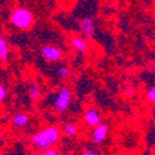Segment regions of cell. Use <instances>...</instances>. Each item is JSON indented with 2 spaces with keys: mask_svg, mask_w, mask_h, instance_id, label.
Returning a JSON list of instances; mask_svg holds the SVG:
<instances>
[{
  "mask_svg": "<svg viewBox=\"0 0 155 155\" xmlns=\"http://www.w3.org/2000/svg\"><path fill=\"white\" fill-rule=\"evenodd\" d=\"M30 124V117L25 112H16L11 117V125L15 129H22L26 128Z\"/></svg>",
  "mask_w": 155,
  "mask_h": 155,
  "instance_id": "obj_8",
  "label": "cell"
},
{
  "mask_svg": "<svg viewBox=\"0 0 155 155\" xmlns=\"http://www.w3.org/2000/svg\"><path fill=\"white\" fill-rule=\"evenodd\" d=\"M61 137V129L57 125H48L31 135L30 143L37 151H44L50 148H55Z\"/></svg>",
  "mask_w": 155,
  "mask_h": 155,
  "instance_id": "obj_1",
  "label": "cell"
},
{
  "mask_svg": "<svg viewBox=\"0 0 155 155\" xmlns=\"http://www.w3.org/2000/svg\"><path fill=\"white\" fill-rule=\"evenodd\" d=\"M108 134H109V127L104 123H101L93 128L92 134H91V139L94 144H102L103 141L107 139Z\"/></svg>",
  "mask_w": 155,
  "mask_h": 155,
  "instance_id": "obj_7",
  "label": "cell"
},
{
  "mask_svg": "<svg viewBox=\"0 0 155 155\" xmlns=\"http://www.w3.org/2000/svg\"><path fill=\"white\" fill-rule=\"evenodd\" d=\"M71 45L72 47L76 50V51H78V52H86V51L88 50V42L84 37L82 36H73L71 37Z\"/></svg>",
  "mask_w": 155,
  "mask_h": 155,
  "instance_id": "obj_9",
  "label": "cell"
},
{
  "mask_svg": "<svg viewBox=\"0 0 155 155\" xmlns=\"http://www.w3.org/2000/svg\"><path fill=\"white\" fill-rule=\"evenodd\" d=\"M124 94H125L127 97H132V96L134 94V89H133L132 87L125 88V89H124Z\"/></svg>",
  "mask_w": 155,
  "mask_h": 155,
  "instance_id": "obj_18",
  "label": "cell"
},
{
  "mask_svg": "<svg viewBox=\"0 0 155 155\" xmlns=\"http://www.w3.org/2000/svg\"><path fill=\"white\" fill-rule=\"evenodd\" d=\"M80 155H101V154L97 150H94V149H86Z\"/></svg>",
  "mask_w": 155,
  "mask_h": 155,
  "instance_id": "obj_17",
  "label": "cell"
},
{
  "mask_svg": "<svg viewBox=\"0 0 155 155\" xmlns=\"http://www.w3.org/2000/svg\"><path fill=\"white\" fill-rule=\"evenodd\" d=\"M6 94H8V92H6L5 86L0 83V102H3L6 98Z\"/></svg>",
  "mask_w": 155,
  "mask_h": 155,
  "instance_id": "obj_16",
  "label": "cell"
},
{
  "mask_svg": "<svg viewBox=\"0 0 155 155\" xmlns=\"http://www.w3.org/2000/svg\"><path fill=\"white\" fill-rule=\"evenodd\" d=\"M41 155H61V154L58 153L57 149H55V148H50V149H46V150L41 151Z\"/></svg>",
  "mask_w": 155,
  "mask_h": 155,
  "instance_id": "obj_15",
  "label": "cell"
},
{
  "mask_svg": "<svg viewBox=\"0 0 155 155\" xmlns=\"http://www.w3.org/2000/svg\"><path fill=\"white\" fill-rule=\"evenodd\" d=\"M10 56V50H9V44L6 38L0 36V62H6Z\"/></svg>",
  "mask_w": 155,
  "mask_h": 155,
  "instance_id": "obj_10",
  "label": "cell"
},
{
  "mask_svg": "<svg viewBox=\"0 0 155 155\" xmlns=\"http://www.w3.org/2000/svg\"><path fill=\"white\" fill-rule=\"evenodd\" d=\"M72 103V92L71 89L66 86H62L58 88L56 93L54 94L52 99V108L57 113H64Z\"/></svg>",
  "mask_w": 155,
  "mask_h": 155,
  "instance_id": "obj_3",
  "label": "cell"
},
{
  "mask_svg": "<svg viewBox=\"0 0 155 155\" xmlns=\"http://www.w3.org/2000/svg\"><path fill=\"white\" fill-rule=\"evenodd\" d=\"M9 21L12 28L25 31L34 25V14L26 8H16L11 11Z\"/></svg>",
  "mask_w": 155,
  "mask_h": 155,
  "instance_id": "obj_2",
  "label": "cell"
},
{
  "mask_svg": "<svg viewBox=\"0 0 155 155\" xmlns=\"http://www.w3.org/2000/svg\"><path fill=\"white\" fill-rule=\"evenodd\" d=\"M80 32L86 37H93L96 34V24L92 16H83L78 21Z\"/></svg>",
  "mask_w": 155,
  "mask_h": 155,
  "instance_id": "obj_6",
  "label": "cell"
},
{
  "mask_svg": "<svg viewBox=\"0 0 155 155\" xmlns=\"http://www.w3.org/2000/svg\"><path fill=\"white\" fill-rule=\"evenodd\" d=\"M147 98L150 103H155V86L150 87L147 92Z\"/></svg>",
  "mask_w": 155,
  "mask_h": 155,
  "instance_id": "obj_14",
  "label": "cell"
},
{
  "mask_svg": "<svg viewBox=\"0 0 155 155\" xmlns=\"http://www.w3.org/2000/svg\"><path fill=\"white\" fill-rule=\"evenodd\" d=\"M62 133L67 138H74L77 134H78V127H77L74 123H66L62 127Z\"/></svg>",
  "mask_w": 155,
  "mask_h": 155,
  "instance_id": "obj_11",
  "label": "cell"
},
{
  "mask_svg": "<svg viewBox=\"0 0 155 155\" xmlns=\"http://www.w3.org/2000/svg\"><path fill=\"white\" fill-rule=\"evenodd\" d=\"M83 123L88 128H94L102 123V114L96 107H89L83 113Z\"/></svg>",
  "mask_w": 155,
  "mask_h": 155,
  "instance_id": "obj_5",
  "label": "cell"
},
{
  "mask_svg": "<svg viewBox=\"0 0 155 155\" xmlns=\"http://www.w3.org/2000/svg\"><path fill=\"white\" fill-rule=\"evenodd\" d=\"M41 56L48 62H58L63 58V51L56 45H44L40 47Z\"/></svg>",
  "mask_w": 155,
  "mask_h": 155,
  "instance_id": "obj_4",
  "label": "cell"
},
{
  "mask_svg": "<svg viewBox=\"0 0 155 155\" xmlns=\"http://www.w3.org/2000/svg\"><path fill=\"white\" fill-rule=\"evenodd\" d=\"M41 94H42V92H41L40 86L36 84V83H31L30 87H29V96H30V98L32 101H38L41 98Z\"/></svg>",
  "mask_w": 155,
  "mask_h": 155,
  "instance_id": "obj_12",
  "label": "cell"
},
{
  "mask_svg": "<svg viewBox=\"0 0 155 155\" xmlns=\"http://www.w3.org/2000/svg\"><path fill=\"white\" fill-rule=\"evenodd\" d=\"M0 155H4V154H3V153H2V151H0Z\"/></svg>",
  "mask_w": 155,
  "mask_h": 155,
  "instance_id": "obj_19",
  "label": "cell"
},
{
  "mask_svg": "<svg viewBox=\"0 0 155 155\" xmlns=\"http://www.w3.org/2000/svg\"><path fill=\"white\" fill-rule=\"evenodd\" d=\"M57 74H58L60 78L67 80L68 77L71 76V71H70V68H68L67 66H61V67L57 70Z\"/></svg>",
  "mask_w": 155,
  "mask_h": 155,
  "instance_id": "obj_13",
  "label": "cell"
}]
</instances>
